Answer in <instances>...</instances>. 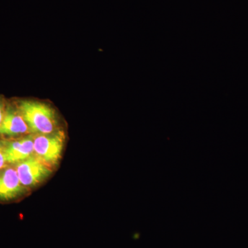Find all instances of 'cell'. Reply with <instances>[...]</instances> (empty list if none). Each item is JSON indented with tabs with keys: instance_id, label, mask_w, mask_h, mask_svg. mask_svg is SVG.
I'll return each mask as SVG.
<instances>
[{
	"instance_id": "5b68a950",
	"label": "cell",
	"mask_w": 248,
	"mask_h": 248,
	"mask_svg": "<svg viewBox=\"0 0 248 248\" xmlns=\"http://www.w3.org/2000/svg\"><path fill=\"white\" fill-rule=\"evenodd\" d=\"M6 159L9 164H18L34 154L33 136L12 141L3 142Z\"/></svg>"
},
{
	"instance_id": "8992f818",
	"label": "cell",
	"mask_w": 248,
	"mask_h": 248,
	"mask_svg": "<svg viewBox=\"0 0 248 248\" xmlns=\"http://www.w3.org/2000/svg\"><path fill=\"white\" fill-rule=\"evenodd\" d=\"M30 132L28 124L20 111L9 108L0 124V135L17 137Z\"/></svg>"
},
{
	"instance_id": "277c9868",
	"label": "cell",
	"mask_w": 248,
	"mask_h": 248,
	"mask_svg": "<svg viewBox=\"0 0 248 248\" xmlns=\"http://www.w3.org/2000/svg\"><path fill=\"white\" fill-rule=\"evenodd\" d=\"M25 190L16 169L8 168L0 170V200H14L24 194Z\"/></svg>"
},
{
	"instance_id": "6da1fadb",
	"label": "cell",
	"mask_w": 248,
	"mask_h": 248,
	"mask_svg": "<svg viewBox=\"0 0 248 248\" xmlns=\"http://www.w3.org/2000/svg\"><path fill=\"white\" fill-rule=\"evenodd\" d=\"M31 133L48 135L58 131V120L53 108L44 103L24 101L19 106Z\"/></svg>"
},
{
	"instance_id": "ba28073f",
	"label": "cell",
	"mask_w": 248,
	"mask_h": 248,
	"mask_svg": "<svg viewBox=\"0 0 248 248\" xmlns=\"http://www.w3.org/2000/svg\"><path fill=\"white\" fill-rule=\"evenodd\" d=\"M5 113H6V110H5L4 103L0 100V124L2 122Z\"/></svg>"
},
{
	"instance_id": "3957f363",
	"label": "cell",
	"mask_w": 248,
	"mask_h": 248,
	"mask_svg": "<svg viewBox=\"0 0 248 248\" xmlns=\"http://www.w3.org/2000/svg\"><path fill=\"white\" fill-rule=\"evenodd\" d=\"M18 177L25 187H34L44 182L51 174V167L35 155L16 165Z\"/></svg>"
},
{
	"instance_id": "7a4b0ae2",
	"label": "cell",
	"mask_w": 248,
	"mask_h": 248,
	"mask_svg": "<svg viewBox=\"0 0 248 248\" xmlns=\"http://www.w3.org/2000/svg\"><path fill=\"white\" fill-rule=\"evenodd\" d=\"M65 140V134L60 130L48 135H35L34 154L50 167L56 166L61 159Z\"/></svg>"
},
{
	"instance_id": "52a82bcc",
	"label": "cell",
	"mask_w": 248,
	"mask_h": 248,
	"mask_svg": "<svg viewBox=\"0 0 248 248\" xmlns=\"http://www.w3.org/2000/svg\"><path fill=\"white\" fill-rule=\"evenodd\" d=\"M6 155H5L4 148L2 143H0V170L4 169L6 166Z\"/></svg>"
}]
</instances>
